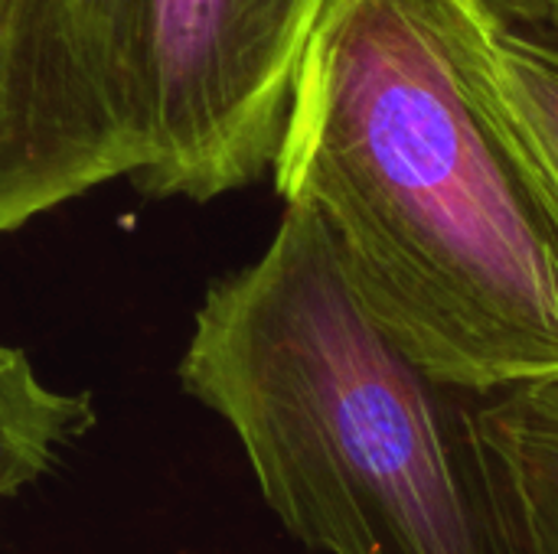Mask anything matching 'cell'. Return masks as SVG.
<instances>
[{
    "label": "cell",
    "instance_id": "4",
    "mask_svg": "<svg viewBox=\"0 0 558 554\" xmlns=\"http://www.w3.org/2000/svg\"><path fill=\"white\" fill-rule=\"evenodd\" d=\"M134 167L72 0H0V235Z\"/></svg>",
    "mask_w": 558,
    "mask_h": 554
},
{
    "label": "cell",
    "instance_id": "6",
    "mask_svg": "<svg viewBox=\"0 0 558 554\" xmlns=\"http://www.w3.org/2000/svg\"><path fill=\"white\" fill-rule=\"evenodd\" d=\"M92 424L88 395L52 392L36 379L23 349L0 343V506L36 483Z\"/></svg>",
    "mask_w": 558,
    "mask_h": 554
},
{
    "label": "cell",
    "instance_id": "1",
    "mask_svg": "<svg viewBox=\"0 0 558 554\" xmlns=\"http://www.w3.org/2000/svg\"><path fill=\"white\" fill-rule=\"evenodd\" d=\"M271 170L428 372L558 382V180L471 0H330Z\"/></svg>",
    "mask_w": 558,
    "mask_h": 554
},
{
    "label": "cell",
    "instance_id": "5",
    "mask_svg": "<svg viewBox=\"0 0 558 554\" xmlns=\"http://www.w3.org/2000/svg\"><path fill=\"white\" fill-rule=\"evenodd\" d=\"M481 428L510 470L539 554H558V382L487 392Z\"/></svg>",
    "mask_w": 558,
    "mask_h": 554
},
{
    "label": "cell",
    "instance_id": "3",
    "mask_svg": "<svg viewBox=\"0 0 558 554\" xmlns=\"http://www.w3.org/2000/svg\"><path fill=\"white\" fill-rule=\"evenodd\" d=\"M327 7L131 0L134 186L206 202L268 173L304 49Z\"/></svg>",
    "mask_w": 558,
    "mask_h": 554
},
{
    "label": "cell",
    "instance_id": "7",
    "mask_svg": "<svg viewBox=\"0 0 558 554\" xmlns=\"http://www.w3.org/2000/svg\"><path fill=\"white\" fill-rule=\"evenodd\" d=\"M500 85L558 180V29L490 26Z\"/></svg>",
    "mask_w": 558,
    "mask_h": 554
},
{
    "label": "cell",
    "instance_id": "9",
    "mask_svg": "<svg viewBox=\"0 0 558 554\" xmlns=\"http://www.w3.org/2000/svg\"><path fill=\"white\" fill-rule=\"evenodd\" d=\"M497 29H558V0H471Z\"/></svg>",
    "mask_w": 558,
    "mask_h": 554
},
{
    "label": "cell",
    "instance_id": "8",
    "mask_svg": "<svg viewBox=\"0 0 558 554\" xmlns=\"http://www.w3.org/2000/svg\"><path fill=\"white\" fill-rule=\"evenodd\" d=\"M88 72L137 157L131 88V0H72Z\"/></svg>",
    "mask_w": 558,
    "mask_h": 554
},
{
    "label": "cell",
    "instance_id": "2",
    "mask_svg": "<svg viewBox=\"0 0 558 554\" xmlns=\"http://www.w3.org/2000/svg\"><path fill=\"white\" fill-rule=\"evenodd\" d=\"M180 382L311 552L539 554L481 428L487 392L399 343L311 206H288L268 251L206 291Z\"/></svg>",
    "mask_w": 558,
    "mask_h": 554
}]
</instances>
